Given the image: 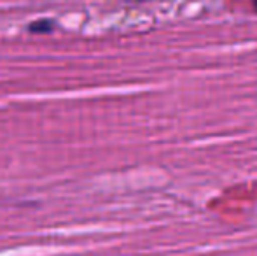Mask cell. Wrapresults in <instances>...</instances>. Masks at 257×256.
Masks as SVG:
<instances>
[{
	"mask_svg": "<svg viewBox=\"0 0 257 256\" xmlns=\"http://www.w3.org/2000/svg\"><path fill=\"white\" fill-rule=\"evenodd\" d=\"M254 7H255V11H257V0H254Z\"/></svg>",
	"mask_w": 257,
	"mask_h": 256,
	"instance_id": "obj_2",
	"label": "cell"
},
{
	"mask_svg": "<svg viewBox=\"0 0 257 256\" xmlns=\"http://www.w3.org/2000/svg\"><path fill=\"white\" fill-rule=\"evenodd\" d=\"M54 27H56V23H54L53 20H39V21H34L28 30H30L32 34H48V32H53Z\"/></svg>",
	"mask_w": 257,
	"mask_h": 256,
	"instance_id": "obj_1",
	"label": "cell"
},
{
	"mask_svg": "<svg viewBox=\"0 0 257 256\" xmlns=\"http://www.w3.org/2000/svg\"><path fill=\"white\" fill-rule=\"evenodd\" d=\"M133 2H146V0H133Z\"/></svg>",
	"mask_w": 257,
	"mask_h": 256,
	"instance_id": "obj_3",
	"label": "cell"
}]
</instances>
